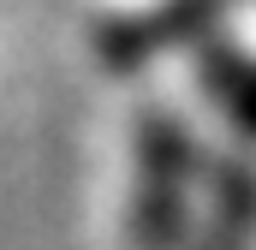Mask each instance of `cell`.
Wrapping results in <instances>:
<instances>
[{
  "instance_id": "cell-1",
  "label": "cell",
  "mask_w": 256,
  "mask_h": 250,
  "mask_svg": "<svg viewBox=\"0 0 256 250\" xmlns=\"http://www.w3.org/2000/svg\"><path fill=\"white\" fill-rule=\"evenodd\" d=\"M131 155H137L131 208H126L131 250H185L196 232V214H202L214 167H202V149L185 131V120H173L161 108H149L137 120Z\"/></svg>"
},
{
  "instance_id": "cell-2",
  "label": "cell",
  "mask_w": 256,
  "mask_h": 250,
  "mask_svg": "<svg viewBox=\"0 0 256 250\" xmlns=\"http://www.w3.org/2000/svg\"><path fill=\"white\" fill-rule=\"evenodd\" d=\"M185 250H256V167L226 161L208 173V196Z\"/></svg>"
},
{
  "instance_id": "cell-3",
  "label": "cell",
  "mask_w": 256,
  "mask_h": 250,
  "mask_svg": "<svg viewBox=\"0 0 256 250\" xmlns=\"http://www.w3.org/2000/svg\"><path fill=\"white\" fill-rule=\"evenodd\" d=\"M202 84H208V96L226 108V120L238 125L244 137H256V60H244V54H220V66L202 72Z\"/></svg>"
}]
</instances>
